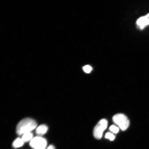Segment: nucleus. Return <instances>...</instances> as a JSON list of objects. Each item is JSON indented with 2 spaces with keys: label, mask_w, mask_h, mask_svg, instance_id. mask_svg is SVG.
Instances as JSON below:
<instances>
[{
  "label": "nucleus",
  "mask_w": 149,
  "mask_h": 149,
  "mask_svg": "<svg viewBox=\"0 0 149 149\" xmlns=\"http://www.w3.org/2000/svg\"><path fill=\"white\" fill-rule=\"evenodd\" d=\"M109 130L113 133L115 134L117 133L119 131V129L118 127L115 125H111L109 128Z\"/></svg>",
  "instance_id": "obj_9"
},
{
  "label": "nucleus",
  "mask_w": 149,
  "mask_h": 149,
  "mask_svg": "<svg viewBox=\"0 0 149 149\" xmlns=\"http://www.w3.org/2000/svg\"><path fill=\"white\" fill-rule=\"evenodd\" d=\"M137 24L141 29H144L149 25V13L146 15L139 18L137 22Z\"/></svg>",
  "instance_id": "obj_5"
},
{
  "label": "nucleus",
  "mask_w": 149,
  "mask_h": 149,
  "mask_svg": "<svg viewBox=\"0 0 149 149\" xmlns=\"http://www.w3.org/2000/svg\"><path fill=\"white\" fill-rule=\"evenodd\" d=\"M48 130V127L45 125H41L36 128V133L37 135L40 136L45 134Z\"/></svg>",
  "instance_id": "obj_6"
},
{
  "label": "nucleus",
  "mask_w": 149,
  "mask_h": 149,
  "mask_svg": "<svg viewBox=\"0 0 149 149\" xmlns=\"http://www.w3.org/2000/svg\"><path fill=\"white\" fill-rule=\"evenodd\" d=\"M24 141L22 138L16 139L12 143V147L14 148H18L23 146L24 143Z\"/></svg>",
  "instance_id": "obj_7"
},
{
  "label": "nucleus",
  "mask_w": 149,
  "mask_h": 149,
  "mask_svg": "<svg viewBox=\"0 0 149 149\" xmlns=\"http://www.w3.org/2000/svg\"><path fill=\"white\" fill-rule=\"evenodd\" d=\"M37 123L36 121L31 118L23 119L19 123L16 127V133L19 135H23L28 132H30L36 128Z\"/></svg>",
  "instance_id": "obj_1"
},
{
  "label": "nucleus",
  "mask_w": 149,
  "mask_h": 149,
  "mask_svg": "<svg viewBox=\"0 0 149 149\" xmlns=\"http://www.w3.org/2000/svg\"><path fill=\"white\" fill-rule=\"evenodd\" d=\"M33 138V134L30 132L24 134L22 135L21 138L24 142H27L28 141L30 142Z\"/></svg>",
  "instance_id": "obj_8"
},
{
  "label": "nucleus",
  "mask_w": 149,
  "mask_h": 149,
  "mask_svg": "<svg viewBox=\"0 0 149 149\" xmlns=\"http://www.w3.org/2000/svg\"><path fill=\"white\" fill-rule=\"evenodd\" d=\"M106 139H109L111 141H113L115 139V136L111 133H107L105 136Z\"/></svg>",
  "instance_id": "obj_10"
},
{
  "label": "nucleus",
  "mask_w": 149,
  "mask_h": 149,
  "mask_svg": "<svg viewBox=\"0 0 149 149\" xmlns=\"http://www.w3.org/2000/svg\"><path fill=\"white\" fill-rule=\"evenodd\" d=\"M30 146L33 149H46L47 141L41 136L33 138L29 143Z\"/></svg>",
  "instance_id": "obj_4"
},
{
  "label": "nucleus",
  "mask_w": 149,
  "mask_h": 149,
  "mask_svg": "<svg viewBox=\"0 0 149 149\" xmlns=\"http://www.w3.org/2000/svg\"><path fill=\"white\" fill-rule=\"evenodd\" d=\"M107 121L105 119H102L98 122L94 128V136L96 139H100L102 138L103 132L107 128Z\"/></svg>",
  "instance_id": "obj_3"
},
{
  "label": "nucleus",
  "mask_w": 149,
  "mask_h": 149,
  "mask_svg": "<svg viewBox=\"0 0 149 149\" xmlns=\"http://www.w3.org/2000/svg\"><path fill=\"white\" fill-rule=\"evenodd\" d=\"M83 70L86 73H89L92 70V68L89 65H86L84 67Z\"/></svg>",
  "instance_id": "obj_11"
},
{
  "label": "nucleus",
  "mask_w": 149,
  "mask_h": 149,
  "mask_svg": "<svg viewBox=\"0 0 149 149\" xmlns=\"http://www.w3.org/2000/svg\"><path fill=\"white\" fill-rule=\"evenodd\" d=\"M46 149H56L55 147L53 145H51Z\"/></svg>",
  "instance_id": "obj_12"
},
{
  "label": "nucleus",
  "mask_w": 149,
  "mask_h": 149,
  "mask_svg": "<svg viewBox=\"0 0 149 149\" xmlns=\"http://www.w3.org/2000/svg\"><path fill=\"white\" fill-rule=\"evenodd\" d=\"M113 120L123 131L127 129L130 125V121L127 117L122 113L115 115L113 117Z\"/></svg>",
  "instance_id": "obj_2"
}]
</instances>
